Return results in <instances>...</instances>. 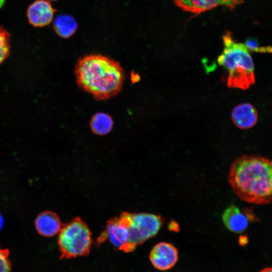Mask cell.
Wrapping results in <instances>:
<instances>
[{"mask_svg": "<svg viewBox=\"0 0 272 272\" xmlns=\"http://www.w3.org/2000/svg\"><path fill=\"white\" fill-rule=\"evenodd\" d=\"M228 181L234 193L244 201L265 205L272 201V159L244 155L231 164Z\"/></svg>", "mask_w": 272, "mask_h": 272, "instance_id": "cell-1", "label": "cell"}, {"mask_svg": "<svg viewBox=\"0 0 272 272\" xmlns=\"http://www.w3.org/2000/svg\"><path fill=\"white\" fill-rule=\"evenodd\" d=\"M74 74L78 85L98 100L116 95L121 90L125 79L124 71L118 62L99 54L80 58Z\"/></svg>", "mask_w": 272, "mask_h": 272, "instance_id": "cell-2", "label": "cell"}, {"mask_svg": "<svg viewBox=\"0 0 272 272\" xmlns=\"http://www.w3.org/2000/svg\"><path fill=\"white\" fill-rule=\"evenodd\" d=\"M224 50L218 58V64L228 72L227 85L230 88L248 89L255 82L252 58L245 45L236 41L231 33L223 36Z\"/></svg>", "mask_w": 272, "mask_h": 272, "instance_id": "cell-3", "label": "cell"}, {"mask_svg": "<svg viewBox=\"0 0 272 272\" xmlns=\"http://www.w3.org/2000/svg\"><path fill=\"white\" fill-rule=\"evenodd\" d=\"M60 258L70 259L87 255L93 243L91 231L85 222L76 217L62 225L58 234Z\"/></svg>", "mask_w": 272, "mask_h": 272, "instance_id": "cell-4", "label": "cell"}, {"mask_svg": "<svg viewBox=\"0 0 272 272\" xmlns=\"http://www.w3.org/2000/svg\"><path fill=\"white\" fill-rule=\"evenodd\" d=\"M160 215L147 213H131L128 225L130 252L149 239L154 237L163 224Z\"/></svg>", "mask_w": 272, "mask_h": 272, "instance_id": "cell-5", "label": "cell"}, {"mask_svg": "<svg viewBox=\"0 0 272 272\" xmlns=\"http://www.w3.org/2000/svg\"><path fill=\"white\" fill-rule=\"evenodd\" d=\"M131 213L124 212L116 217L109 219L105 230L97 239L98 244L108 240L116 249L130 252L128 225Z\"/></svg>", "mask_w": 272, "mask_h": 272, "instance_id": "cell-6", "label": "cell"}, {"mask_svg": "<svg viewBox=\"0 0 272 272\" xmlns=\"http://www.w3.org/2000/svg\"><path fill=\"white\" fill-rule=\"evenodd\" d=\"M222 220L225 226L229 231L240 233L247 229L250 222L257 221V219L250 210L241 211L237 206L232 205L224 211Z\"/></svg>", "mask_w": 272, "mask_h": 272, "instance_id": "cell-7", "label": "cell"}, {"mask_svg": "<svg viewBox=\"0 0 272 272\" xmlns=\"http://www.w3.org/2000/svg\"><path fill=\"white\" fill-rule=\"evenodd\" d=\"M176 248L171 243L161 242L156 244L151 250L149 259L156 269L164 271L171 268L178 260Z\"/></svg>", "mask_w": 272, "mask_h": 272, "instance_id": "cell-8", "label": "cell"}, {"mask_svg": "<svg viewBox=\"0 0 272 272\" xmlns=\"http://www.w3.org/2000/svg\"><path fill=\"white\" fill-rule=\"evenodd\" d=\"M55 12L49 1L36 0L29 6L27 16L32 26L42 27L51 23Z\"/></svg>", "mask_w": 272, "mask_h": 272, "instance_id": "cell-9", "label": "cell"}, {"mask_svg": "<svg viewBox=\"0 0 272 272\" xmlns=\"http://www.w3.org/2000/svg\"><path fill=\"white\" fill-rule=\"evenodd\" d=\"M177 7L182 10L198 14L218 6L234 8L242 0H173Z\"/></svg>", "mask_w": 272, "mask_h": 272, "instance_id": "cell-10", "label": "cell"}, {"mask_svg": "<svg viewBox=\"0 0 272 272\" xmlns=\"http://www.w3.org/2000/svg\"><path fill=\"white\" fill-rule=\"evenodd\" d=\"M231 118L234 124L240 129L253 127L258 120V113L251 104L244 103L237 105L232 111Z\"/></svg>", "mask_w": 272, "mask_h": 272, "instance_id": "cell-11", "label": "cell"}, {"mask_svg": "<svg viewBox=\"0 0 272 272\" xmlns=\"http://www.w3.org/2000/svg\"><path fill=\"white\" fill-rule=\"evenodd\" d=\"M35 226L39 234L50 237L58 234L62 224L57 214L50 211H45L36 217Z\"/></svg>", "mask_w": 272, "mask_h": 272, "instance_id": "cell-12", "label": "cell"}, {"mask_svg": "<svg viewBox=\"0 0 272 272\" xmlns=\"http://www.w3.org/2000/svg\"><path fill=\"white\" fill-rule=\"evenodd\" d=\"M53 26L55 32L59 37L66 39L76 33L78 24L74 17L67 14H62L55 18Z\"/></svg>", "mask_w": 272, "mask_h": 272, "instance_id": "cell-13", "label": "cell"}, {"mask_svg": "<svg viewBox=\"0 0 272 272\" xmlns=\"http://www.w3.org/2000/svg\"><path fill=\"white\" fill-rule=\"evenodd\" d=\"M113 125V121L111 116L103 112L95 114L90 121V126L92 132L100 135L110 132Z\"/></svg>", "mask_w": 272, "mask_h": 272, "instance_id": "cell-14", "label": "cell"}, {"mask_svg": "<svg viewBox=\"0 0 272 272\" xmlns=\"http://www.w3.org/2000/svg\"><path fill=\"white\" fill-rule=\"evenodd\" d=\"M10 38L9 32L0 26V64L7 58L10 53Z\"/></svg>", "mask_w": 272, "mask_h": 272, "instance_id": "cell-15", "label": "cell"}, {"mask_svg": "<svg viewBox=\"0 0 272 272\" xmlns=\"http://www.w3.org/2000/svg\"><path fill=\"white\" fill-rule=\"evenodd\" d=\"M244 44L249 51L261 53H272V46H261L258 41L253 38L247 39Z\"/></svg>", "mask_w": 272, "mask_h": 272, "instance_id": "cell-16", "label": "cell"}, {"mask_svg": "<svg viewBox=\"0 0 272 272\" xmlns=\"http://www.w3.org/2000/svg\"><path fill=\"white\" fill-rule=\"evenodd\" d=\"M9 251L0 247V272H10Z\"/></svg>", "mask_w": 272, "mask_h": 272, "instance_id": "cell-17", "label": "cell"}, {"mask_svg": "<svg viewBox=\"0 0 272 272\" xmlns=\"http://www.w3.org/2000/svg\"><path fill=\"white\" fill-rule=\"evenodd\" d=\"M4 225V219L2 215L0 213V231L3 229Z\"/></svg>", "mask_w": 272, "mask_h": 272, "instance_id": "cell-18", "label": "cell"}, {"mask_svg": "<svg viewBox=\"0 0 272 272\" xmlns=\"http://www.w3.org/2000/svg\"><path fill=\"white\" fill-rule=\"evenodd\" d=\"M259 272H272V267H265Z\"/></svg>", "mask_w": 272, "mask_h": 272, "instance_id": "cell-19", "label": "cell"}, {"mask_svg": "<svg viewBox=\"0 0 272 272\" xmlns=\"http://www.w3.org/2000/svg\"><path fill=\"white\" fill-rule=\"evenodd\" d=\"M6 0H0V8L4 5Z\"/></svg>", "mask_w": 272, "mask_h": 272, "instance_id": "cell-20", "label": "cell"}, {"mask_svg": "<svg viewBox=\"0 0 272 272\" xmlns=\"http://www.w3.org/2000/svg\"><path fill=\"white\" fill-rule=\"evenodd\" d=\"M48 1H57L58 0H48Z\"/></svg>", "mask_w": 272, "mask_h": 272, "instance_id": "cell-21", "label": "cell"}]
</instances>
